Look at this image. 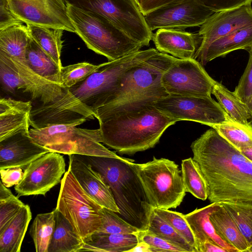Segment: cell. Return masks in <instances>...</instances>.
I'll return each instance as SVG.
<instances>
[{"mask_svg": "<svg viewBox=\"0 0 252 252\" xmlns=\"http://www.w3.org/2000/svg\"><path fill=\"white\" fill-rule=\"evenodd\" d=\"M212 94L228 115L230 120L247 124L251 116L246 104L221 83L215 81Z\"/></svg>", "mask_w": 252, "mask_h": 252, "instance_id": "cell-29", "label": "cell"}, {"mask_svg": "<svg viewBox=\"0 0 252 252\" xmlns=\"http://www.w3.org/2000/svg\"><path fill=\"white\" fill-rule=\"evenodd\" d=\"M162 218L168 222L172 227L198 252L193 233L183 214L168 209L153 208Z\"/></svg>", "mask_w": 252, "mask_h": 252, "instance_id": "cell-38", "label": "cell"}, {"mask_svg": "<svg viewBox=\"0 0 252 252\" xmlns=\"http://www.w3.org/2000/svg\"><path fill=\"white\" fill-rule=\"evenodd\" d=\"M128 252H152L151 246L145 241H139L137 244Z\"/></svg>", "mask_w": 252, "mask_h": 252, "instance_id": "cell-48", "label": "cell"}, {"mask_svg": "<svg viewBox=\"0 0 252 252\" xmlns=\"http://www.w3.org/2000/svg\"><path fill=\"white\" fill-rule=\"evenodd\" d=\"M32 38L44 51L60 66L63 31L60 29L43 27L26 24Z\"/></svg>", "mask_w": 252, "mask_h": 252, "instance_id": "cell-30", "label": "cell"}, {"mask_svg": "<svg viewBox=\"0 0 252 252\" xmlns=\"http://www.w3.org/2000/svg\"><path fill=\"white\" fill-rule=\"evenodd\" d=\"M49 152L35 143L29 132L15 134L0 141V169L26 167Z\"/></svg>", "mask_w": 252, "mask_h": 252, "instance_id": "cell-19", "label": "cell"}, {"mask_svg": "<svg viewBox=\"0 0 252 252\" xmlns=\"http://www.w3.org/2000/svg\"><path fill=\"white\" fill-rule=\"evenodd\" d=\"M109 187L119 213L124 220L139 230H147L153 208L141 183L127 158L79 155Z\"/></svg>", "mask_w": 252, "mask_h": 252, "instance_id": "cell-3", "label": "cell"}, {"mask_svg": "<svg viewBox=\"0 0 252 252\" xmlns=\"http://www.w3.org/2000/svg\"><path fill=\"white\" fill-rule=\"evenodd\" d=\"M25 204L17 196L0 200V231L16 215Z\"/></svg>", "mask_w": 252, "mask_h": 252, "instance_id": "cell-42", "label": "cell"}, {"mask_svg": "<svg viewBox=\"0 0 252 252\" xmlns=\"http://www.w3.org/2000/svg\"><path fill=\"white\" fill-rule=\"evenodd\" d=\"M139 241H145L151 247L152 252H187L182 248L167 241L148 230H139L134 232Z\"/></svg>", "mask_w": 252, "mask_h": 252, "instance_id": "cell-40", "label": "cell"}, {"mask_svg": "<svg viewBox=\"0 0 252 252\" xmlns=\"http://www.w3.org/2000/svg\"><path fill=\"white\" fill-rule=\"evenodd\" d=\"M65 172V161L60 153L49 152L42 155L26 166L22 180L14 188L17 196L45 195L61 182Z\"/></svg>", "mask_w": 252, "mask_h": 252, "instance_id": "cell-13", "label": "cell"}, {"mask_svg": "<svg viewBox=\"0 0 252 252\" xmlns=\"http://www.w3.org/2000/svg\"><path fill=\"white\" fill-rule=\"evenodd\" d=\"M147 230L182 248L187 252H195L185 239L168 222L159 216L154 209L150 216Z\"/></svg>", "mask_w": 252, "mask_h": 252, "instance_id": "cell-35", "label": "cell"}, {"mask_svg": "<svg viewBox=\"0 0 252 252\" xmlns=\"http://www.w3.org/2000/svg\"><path fill=\"white\" fill-rule=\"evenodd\" d=\"M176 58L158 52L129 68L122 75L110 102L115 106L139 100L156 101L169 95L161 83L163 73Z\"/></svg>", "mask_w": 252, "mask_h": 252, "instance_id": "cell-5", "label": "cell"}, {"mask_svg": "<svg viewBox=\"0 0 252 252\" xmlns=\"http://www.w3.org/2000/svg\"><path fill=\"white\" fill-rule=\"evenodd\" d=\"M139 7L145 1V0H135Z\"/></svg>", "mask_w": 252, "mask_h": 252, "instance_id": "cell-51", "label": "cell"}, {"mask_svg": "<svg viewBox=\"0 0 252 252\" xmlns=\"http://www.w3.org/2000/svg\"><path fill=\"white\" fill-rule=\"evenodd\" d=\"M201 5L214 12L236 8L241 6L251 4L252 0H195Z\"/></svg>", "mask_w": 252, "mask_h": 252, "instance_id": "cell-43", "label": "cell"}, {"mask_svg": "<svg viewBox=\"0 0 252 252\" xmlns=\"http://www.w3.org/2000/svg\"><path fill=\"white\" fill-rule=\"evenodd\" d=\"M130 162L153 208H176L186 195L181 171L173 161L157 158L145 163Z\"/></svg>", "mask_w": 252, "mask_h": 252, "instance_id": "cell-7", "label": "cell"}, {"mask_svg": "<svg viewBox=\"0 0 252 252\" xmlns=\"http://www.w3.org/2000/svg\"><path fill=\"white\" fill-rule=\"evenodd\" d=\"M138 243V238L134 233H94L85 241L82 251L128 252Z\"/></svg>", "mask_w": 252, "mask_h": 252, "instance_id": "cell-28", "label": "cell"}, {"mask_svg": "<svg viewBox=\"0 0 252 252\" xmlns=\"http://www.w3.org/2000/svg\"><path fill=\"white\" fill-rule=\"evenodd\" d=\"M212 128L239 151L252 147V121L242 124L229 120Z\"/></svg>", "mask_w": 252, "mask_h": 252, "instance_id": "cell-31", "label": "cell"}, {"mask_svg": "<svg viewBox=\"0 0 252 252\" xmlns=\"http://www.w3.org/2000/svg\"><path fill=\"white\" fill-rule=\"evenodd\" d=\"M102 208L85 192L68 169L61 180L56 209L84 242L100 228Z\"/></svg>", "mask_w": 252, "mask_h": 252, "instance_id": "cell-8", "label": "cell"}, {"mask_svg": "<svg viewBox=\"0 0 252 252\" xmlns=\"http://www.w3.org/2000/svg\"><path fill=\"white\" fill-rule=\"evenodd\" d=\"M70 4L107 19L130 37L148 46L154 33L135 0H64Z\"/></svg>", "mask_w": 252, "mask_h": 252, "instance_id": "cell-9", "label": "cell"}, {"mask_svg": "<svg viewBox=\"0 0 252 252\" xmlns=\"http://www.w3.org/2000/svg\"><path fill=\"white\" fill-rule=\"evenodd\" d=\"M210 220L221 239L239 252H249L245 239L230 215L221 204L217 203L210 215Z\"/></svg>", "mask_w": 252, "mask_h": 252, "instance_id": "cell-25", "label": "cell"}, {"mask_svg": "<svg viewBox=\"0 0 252 252\" xmlns=\"http://www.w3.org/2000/svg\"><path fill=\"white\" fill-rule=\"evenodd\" d=\"M32 218L30 206L25 204L16 215L0 231V252H20Z\"/></svg>", "mask_w": 252, "mask_h": 252, "instance_id": "cell-24", "label": "cell"}, {"mask_svg": "<svg viewBox=\"0 0 252 252\" xmlns=\"http://www.w3.org/2000/svg\"><path fill=\"white\" fill-rule=\"evenodd\" d=\"M190 148L205 179L211 203L252 205V161L213 128Z\"/></svg>", "mask_w": 252, "mask_h": 252, "instance_id": "cell-1", "label": "cell"}, {"mask_svg": "<svg viewBox=\"0 0 252 252\" xmlns=\"http://www.w3.org/2000/svg\"><path fill=\"white\" fill-rule=\"evenodd\" d=\"M215 81L194 59L177 58L161 78L169 95L202 97L211 96Z\"/></svg>", "mask_w": 252, "mask_h": 252, "instance_id": "cell-11", "label": "cell"}, {"mask_svg": "<svg viewBox=\"0 0 252 252\" xmlns=\"http://www.w3.org/2000/svg\"><path fill=\"white\" fill-rule=\"evenodd\" d=\"M32 109L31 101L1 98L0 141L20 132H29Z\"/></svg>", "mask_w": 252, "mask_h": 252, "instance_id": "cell-21", "label": "cell"}, {"mask_svg": "<svg viewBox=\"0 0 252 252\" xmlns=\"http://www.w3.org/2000/svg\"><path fill=\"white\" fill-rule=\"evenodd\" d=\"M22 24L11 11L8 0H0V30Z\"/></svg>", "mask_w": 252, "mask_h": 252, "instance_id": "cell-45", "label": "cell"}, {"mask_svg": "<svg viewBox=\"0 0 252 252\" xmlns=\"http://www.w3.org/2000/svg\"><path fill=\"white\" fill-rule=\"evenodd\" d=\"M68 15L87 47L108 59L122 58L143 47L103 16L66 4Z\"/></svg>", "mask_w": 252, "mask_h": 252, "instance_id": "cell-4", "label": "cell"}, {"mask_svg": "<svg viewBox=\"0 0 252 252\" xmlns=\"http://www.w3.org/2000/svg\"><path fill=\"white\" fill-rule=\"evenodd\" d=\"M245 104L251 115V120L252 122V97H251L250 100L248 102L245 103Z\"/></svg>", "mask_w": 252, "mask_h": 252, "instance_id": "cell-50", "label": "cell"}, {"mask_svg": "<svg viewBox=\"0 0 252 252\" xmlns=\"http://www.w3.org/2000/svg\"><path fill=\"white\" fill-rule=\"evenodd\" d=\"M154 101L97 109L94 114L99 122L101 143L126 155L153 148L165 130L177 122L157 109Z\"/></svg>", "mask_w": 252, "mask_h": 252, "instance_id": "cell-2", "label": "cell"}, {"mask_svg": "<svg viewBox=\"0 0 252 252\" xmlns=\"http://www.w3.org/2000/svg\"><path fill=\"white\" fill-rule=\"evenodd\" d=\"M55 225L54 210L36 216L31 226L30 234L36 252H48Z\"/></svg>", "mask_w": 252, "mask_h": 252, "instance_id": "cell-33", "label": "cell"}, {"mask_svg": "<svg viewBox=\"0 0 252 252\" xmlns=\"http://www.w3.org/2000/svg\"><path fill=\"white\" fill-rule=\"evenodd\" d=\"M153 103L159 111L176 122L193 121L212 127L230 120L220 103L211 96L169 94Z\"/></svg>", "mask_w": 252, "mask_h": 252, "instance_id": "cell-10", "label": "cell"}, {"mask_svg": "<svg viewBox=\"0 0 252 252\" xmlns=\"http://www.w3.org/2000/svg\"><path fill=\"white\" fill-rule=\"evenodd\" d=\"M158 52L155 48L140 50L118 60L99 64L86 79L66 89L94 112L110 102L119 88L122 75L129 68Z\"/></svg>", "mask_w": 252, "mask_h": 252, "instance_id": "cell-6", "label": "cell"}, {"mask_svg": "<svg viewBox=\"0 0 252 252\" xmlns=\"http://www.w3.org/2000/svg\"><path fill=\"white\" fill-rule=\"evenodd\" d=\"M214 13L195 0H186L156 9L144 17L152 31L159 29L184 30L201 26Z\"/></svg>", "mask_w": 252, "mask_h": 252, "instance_id": "cell-15", "label": "cell"}, {"mask_svg": "<svg viewBox=\"0 0 252 252\" xmlns=\"http://www.w3.org/2000/svg\"><path fill=\"white\" fill-rule=\"evenodd\" d=\"M139 230L119 216L116 212L103 207L101 225L95 233L105 234H129Z\"/></svg>", "mask_w": 252, "mask_h": 252, "instance_id": "cell-39", "label": "cell"}, {"mask_svg": "<svg viewBox=\"0 0 252 252\" xmlns=\"http://www.w3.org/2000/svg\"><path fill=\"white\" fill-rule=\"evenodd\" d=\"M99 66L87 62H81L62 66L59 84L63 89H68L83 81Z\"/></svg>", "mask_w": 252, "mask_h": 252, "instance_id": "cell-36", "label": "cell"}, {"mask_svg": "<svg viewBox=\"0 0 252 252\" xmlns=\"http://www.w3.org/2000/svg\"><path fill=\"white\" fill-rule=\"evenodd\" d=\"M0 173L1 182L8 188L18 185L22 180L24 174L20 167L0 169Z\"/></svg>", "mask_w": 252, "mask_h": 252, "instance_id": "cell-44", "label": "cell"}, {"mask_svg": "<svg viewBox=\"0 0 252 252\" xmlns=\"http://www.w3.org/2000/svg\"><path fill=\"white\" fill-rule=\"evenodd\" d=\"M26 58L30 67L36 75L59 85L62 66L59 65L32 36L26 49Z\"/></svg>", "mask_w": 252, "mask_h": 252, "instance_id": "cell-27", "label": "cell"}, {"mask_svg": "<svg viewBox=\"0 0 252 252\" xmlns=\"http://www.w3.org/2000/svg\"><path fill=\"white\" fill-rule=\"evenodd\" d=\"M0 81L2 88L6 92L15 93L22 89L27 92V87L19 74L11 60L0 52Z\"/></svg>", "mask_w": 252, "mask_h": 252, "instance_id": "cell-37", "label": "cell"}, {"mask_svg": "<svg viewBox=\"0 0 252 252\" xmlns=\"http://www.w3.org/2000/svg\"><path fill=\"white\" fill-rule=\"evenodd\" d=\"M186 0H145L139 6L140 11L144 15L162 7L182 2Z\"/></svg>", "mask_w": 252, "mask_h": 252, "instance_id": "cell-46", "label": "cell"}, {"mask_svg": "<svg viewBox=\"0 0 252 252\" xmlns=\"http://www.w3.org/2000/svg\"><path fill=\"white\" fill-rule=\"evenodd\" d=\"M217 205V203H211L204 207L196 209L185 215L194 236L197 252L202 243L210 241L225 249L227 252H239L220 237L210 220V215Z\"/></svg>", "mask_w": 252, "mask_h": 252, "instance_id": "cell-23", "label": "cell"}, {"mask_svg": "<svg viewBox=\"0 0 252 252\" xmlns=\"http://www.w3.org/2000/svg\"><path fill=\"white\" fill-rule=\"evenodd\" d=\"M68 157V169L85 192L102 207L118 214L111 190L101 176L79 155H69Z\"/></svg>", "mask_w": 252, "mask_h": 252, "instance_id": "cell-18", "label": "cell"}, {"mask_svg": "<svg viewBox=\"0 0 252 252\" xmlns=\"http://www.w3.org/2000/svg\"><path fill=\"white\" fill-rule=\"evenodd\" d=\"M12 13L23 23L75 33L64 0H8Z\"/></svg>", "mask_w": 252, "mask_h": 252, "instance_id": "cell-14", "label": "cell"}, {"mask_svg": "<svg viewBox=\"0 0 252 252\" xmlns=\"http://www.w3.org/2000/svg\"><path fill=\"white\" fill-rule=\"evenodd\" d=\"M55 225L48 252H82L84 240L74 230L66 218L54 209Z\"/></svg>", "mask_w": 252, "mask_h": 252, "instance_id": "cell-26", "label": "cell"}, {"mask_svg": "<svg viewBox=\"0 0 252 252\" xmlns=\"http://www.w3.org/2000/svg\"><path fill=\"white\" fill-rule=\"evenodd\" d=\"M46 148L50 152L68 155L77 154L124 158L101 144L99 129H84L74 126H70L63 130L54 143Z\"/></svg>", "mask_w": 252, "mask_h": 252, "instance_id": "cell-16", "label": "cell"}, {"mask_svg": "<svg viewBox=\"0 0 252 252\" xmlns=\"http://www.w3.org/2000/svg\"><path fill=\"white\" fill-rule=\"evenodd\" d=\"M94 112L76 99L68 90L56 100L32 108L30 124L33 128L59 125H80L94 119Z\"/></svg>", "mask_w": 252, "mask_h": 252, "instance_id": "cell-12", "label": "cell"}, {"mask_svg": "<svg viewBox=\"0 0 252 252\" xmlns=\"http://www.w3.org/2000/svg\"><path fill=\"white\" fill-rule=\"evenodd\" d=\"M230 215L245 239L249 252H252V205L219 202Z\"/></svg>", "mask_w": 252, "mask_h": 252, "instance_id": "cell-34", "label": "cell"}, {"mask_svg": "<svg viewBox=\"0 0 252 252\" xmlns=\"http://www.w3.org/2000/svg\"><path fill=\"white\" fill-rule=\"evenodd\" d=\"M157 50L180 59H194L201 41L198 33L177 29H159L153 40Z\"/></svg>", "mask_w": 252, "mask_h": 252, "instance_id": "cell-20", "label": "cell"}, {"mask_svg": "<svg viewBox=\"0 0 252 252\" xmlns=\"http://www.w3.org/2000/svg\"><path fill=\"white\" fill-rule=\"evenodd\" d=\"M198 252H227V251L217 244L207 241L199 247Z\"/></svg>", "mask_w": 252, "mask_h": 252, "instance_id": "cell-47", "label": "cell"}, {"mask_svg": "<svg viewBox=\"0 0 252 252\" xmlns=\"http://www.w3.org/2000/svg\"><path fill=\"white\" fill-rule=\"evenodd\" d=\"M181 173L186 192L195 197L205 200L208 198V188L197 163L189 158L181 163Z\"/></svg>", "mask_w": 252, "mask_h": 252, "instance_id": "cell-32", "label": "cell"}, {"mask_svg": "<svg viewBox=\"0 0 252 252\" xmlns=\"http://www.w3.org/2000/svg\"><path fill=\"white\" fill-rule=\"evenodd\" d=\"M240 151L249 160L252 161V147L243 149Z\"/></svg>", "mask_w": 252, "mask_h": 252, "instance_id": "cell-49", "label": "cell"}, {"mask_svg": "<svg viewBox=\"0 0 252 252\" xmlns=\"http://www.w3.org/2000/svg\"><path fill=\"white\" fill-rule=\"evenodd\" d=\"M252 48V26L236 31L213 42L194 57L203 66L214 59L237 50L249 52Z\"/></svg>", "mask_w": 252, "mask_h": 252, "instance_id": "cell-22", "label": "cell"}, {"mask_svg": "<svg viewBox=\"0 0 252 252\" xmlns=\"http://www.w3.org/2000/svg\"><path fill=\"white\" fill-rule=\"evenodd\" d=\"M248 52L249 59L247 65L234 91L245 103L252 97V48Z\"/></svg>", "mask_w": 252, "mask_h": 252, "instance_id": "cell-41", "label": "cell"}, {"mask_svg": "<svg viewBox=\"0 0 252 252\" xmlns=\"http://www.w3.org/2000/svg\"><path fill=\"white\" fill-rule=\"evenodd\" d=\"M251 26V4L214 12L200 26L198 33L201 39V41L195 57L202 53L213 42L218 39Z\"/></svg>", "mask_w": 252, "mask_h": 252, "instance_id": "cell-17", "label": "cell"}]
</instances>
